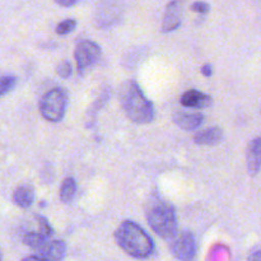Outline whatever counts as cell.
Here are the masks:
<instances>
[{"instance_id":"cell-22","label":"cell","mask_w":261,"mask_h":261,"mask_svg":"<svg viewBox=\"0 0 261 261\" xmlns=\"http://www.w3.org/2000/svg\"><path fill=\"white\" fill-rule=\"evenodd\" d=\"M249 261H261V247H257L251 252Z\"/></svg>"},{"instance_id":"cell-17","label":"cell","mask_w":261,"mask_h":261,"mask_svg":"<svg viewBox=\"0 0 261 261\" xmlns=\"http://www.w3.org/2000/svg\"><path fill=\"white\" fill-rule=\"evenodd\" d=\"M17 84V78L14 75H3L2 81H0V94L5 96L7 93H9L10 91H13Z\"/></svg>"},{"instance_id":"cell-7","label":"cell","mask_w":261,"mask_h":261,"mask_svg":"<svg viewBox=\"0 0 261 261\" xmlns=\"http://www.w3.org/2000/svg\"><path fill=\"white\" fill-rule=\"evenodd\" d=\"M184 0H172L166 7L162 20V32L170 33L177 30L182 23Z\"/></svg>"},{"instance_id":"cell-6","label":"cell","mask_w":261,"mask_h":261,"mask_svg":"<svg viewBox=\"0 0 261 261\" xmlns=\"http://www.w3.org/2000/svg\"><path fill=\"white\" fill-rule=\"evenodd\" d=\"M198 251L196 239L193 232L182 231L176 234L171 244V252L173 256L180 261H191L195 257Z\"/></svg>"},{"instance_id":"cell-21","label":"cell","mask_w":261,"mask_h":261,"mask_svg":"<svg viewBox=\"0 0 261 261\" xmlns=\"http://www.w3.org/2000/svg\"><path fill=\"white\" fill-rule=\"evenodd\" d=\"M213 73L214 69L211 64H205V65L201 66V74H203L204 76H206V78H211V76L213 75Z\"/></svg>"},{"instance_id":"cell-1","label":"cell","mask_w":261,"mask_h":261,"mask_svg":"<svg viewBox=\"0 0 261 261\" xmlns=\"http://www.w3.org/2000/svg\"><path fill=\"white\" fill-rule=\"evenodd\" d=\"M115 240L120 249L134 259H148L154 252L152 237L133 221H124L117 227Z\"/></svg>"},{"instance_id":"cell-2","label":"cell","mask_w":261,"mask_h":261,"mask_svg":"<svg viewBox=\"0 0 261 261\" xmlns=\"http://www.w3.org/2000/svg\"><path fill=\"white\" fill-rule=\"evenodd\" d=\"M120 103L130 121L139 125L150 124L155 117L154 106L147 98L139 84L127 81L120 91Z\"/></svg>"},{"instance_id":"cell-15","label":"cell","mask_w":261,"mask_h":261,"mask_svg":"<svg viewBox=\"0 0 261 261\" xmlns=\"http://www.w3.org/2000/svg\"><path fill=\"white\" fill-rule=\"evenodd\" d=\"M47 239L48 237L40 231L28 232V233H25L24 236H23V244H24L25 246L31 247V249L37 250L40 249L43 244L47 242Z\"/></svg>"},{"instance_id":"cell-23","label":"cell","mask_w":261,"mask_h":261,"mask_svg":"<svg viewBox=\"0 0 261 261\" xmlns=\"http://www.w3.org/2000/svg\"><path fill=\"white\" fill-rule=\"evenodd\" d=\"M55 2L61 7H71V5L76 4L79 0H55Z\"/></svg>"},{"instance_id":"cell-13","label":"cell","mask_w":261,"mask_h":261,"mask_svg":"<svg viewBox=\"0 0 261 261\" xmlns=\"http://www.w3.org/2000/svg\"><path fill=\"white\" fill-rule=\"evenodd\" d=\"M13 201L17 206L23 209L30 208L35 201V190L30 185H20L13 193Z\"/></svg>"},{"instance_id":"cell-14","label":"cell","mask_w":261,"mask_h":261,"mask_svg":"<svg viewBox=\"0 0 261 261\" xmlns=\"http://www.w3.org/2000/svg\"><path fill=\"white\" fill-rule=\"evenodd\" d=\"M76 190H78V188H76V182L73 177L64 178L60 186V200L65 204L70 203L75 196Z\"/></svg>"},{"instance_id":"cell-10","label":"cell","mask_w":261,"mask_h":261,"mask_svg":"<svg viewBox=\"0 0 261 261\" xmlns=\"http://www.w3.org/2000/svg\"><path fill=\"white\" fill-rule=\"evenodd\" d=\"M261 170V137L254 138L247 149V171L256 176Z\"/></svg>"},{"instance_id":"cell-8","label":"cell","mask_w":261,"mask_h":261,"mask_svg":"<svg viewBox=\"0 0 261 261\" xmlns=\"http://www.w3.org/2000/svg\"><path fill=\"white\" fill-rule=\"evenodd\" d=\"M35 255L40 261H61L66 255V244L60 240L47 241L36 250Z\"/></svg>"},{"instance_id":"cell-19","label":"cell","mask_w":261,"mask_h":261,"mask_svg":"<svg viewBox=\"0 0 261 261\" xmlns=\"http://www.w3.org/2000/svg\"><path fill=\"white\" fill-rule=\"evenodd\" d=\"M37 221H38V224H40V232H42V233L46 234L47 237L53 236L54 229H53V227H51V224L48 223L47 219H46L45 217L38 216Z\"/></svg>"},{"instance_id":"cell-20","label":"cell","mask_w":261,"mask_h":261,"mask_svg":"<svg viewBox=\"0 0 261 261\" xmlns=\"http://www.w3.org/2000/svg\"><path fill=\"white\" fill-rule=\"evenodd\" d=\"M209 9H211V7L205 2H195L191 5V10H194L196 13H200V14H205V13L209 12Z\"/></svg>"},{"instance_id":"cell-11","label":"cell","mask_w":261,"mask_h":261,"mask_svg":"<svg viewBox=\"0 0 261 261\" xmlns=\"http://www.w3.org/2000/svg\"><path fill=\"white\" fill-rule=\"evenodd\" d=\"M173 122L180 129L191 132L201 126L204 122V115L198 114V112H177L173 116Z\"/></svg>"},{"instance_id":"cell-4","label":"cell","mask_w":261,"mask_h":261,"mask_svg":"<svg viewBox=\"0 0 261 261\" xmlns=\"http://www.w3.org/2000/svg\"><path fill=\"white\" fill-rule=\"evenodd\" d=\"M68 107V93L63 88L50 89L40 101V112L47 121L59 122L64 119Z\"/></svg>"},{"instance_id":"cell-12","label":"cell","mask_w":261,"mask_h":261,"mask_svg":"<svg viewBox=\"0 0 261 261\" xmlns=\"http://www.w3.org/2000/svg\"><path fill=\"white\" fill-rule=\"evenodd\" d=\"M223 139V130L218 126L208 127L194 135V143L199 145H217Z\"/></svg>"},{"instance_id":"cell-18","label":"cell","mask_w":261,"mask_h":261,"mask_svg":"<svg viewBox=\"0 0 261 261\" xmlns=\"http://www.w3.org/2000/svg\"><path fill=\"white\" fill-rule=\"evenodd\" d=\"M56 73L63 79L70 78L71 74H73V68H71L70 61L63 60L61 63H59L58 66H56Z\"/></svg>"},{"instance_id":"cell-5","label":"cell","mask_w":261,"mask_h":261,"mask_svg":"<svg viewBox=\"0 0 261 261\" xmlns=\"http://www.w3.org/2000/svg\"><path fill=\"white\" fill-rule=\"evenodd\" d=\"M74 58L79 74H83L98 63L101 59V47L93 41L84 40L76 45Z\"/></svg>"},{"instance_id":"cell-24","label":"cell","mask_w":261,"mask_h":261,"mask_svg":"<svg viewBox=\"0 0 261 261\" xmlns=\"http://www.w3.org/2000/svg\"><path fill=\"white\" fill-rule=\"evenodd\" d=\"M20 261H40V260H38V257L36 256V255H32V256H27V257H24V259H22Z\"/></svg>"},{"instance_id":"cell-16","label":"cell","mask_w":261,"mask_h":261,"mask_svg":"<svg viewBox=\"0 0 261 261\" xmlns=\"http://www.w3.org/2000/svg\"><path fill=\"white\" fill-rule=\"evenodd\" d=\"M76 27V20L73 18H69V19H64L56 25V33L60 36L69 35L70 32H73Z\"/></svg>"},{"instance_id":"cell-3","label":"cell","mask_w":261,"mask_h":261,"mask_svg":"<svg viewBox=\"0 0 261 261\" xmlns=\"http://www.w3.org/2000/svg\"><path fill=\"white\" fill-rule=\"evenodd\" d=\"M147 221L160 237L171 240L177 234V216L172 205L161 199H153L147 208Z\"/></svg>"},{"instance_id":"cell-9","label":"cell","mask_w":261,"mask_h":261,"mask_svg":"<svg viewBox=\"0 0 261 261\" xmlns=\"http://www.w3.org/2000/svg\"><path fill=\"white\" fill-rule=\"evenodd\" d=\"M180 102L186 109H206L212 106L213 98L198 89H190L181 96Z\"/></svg>"}]
</instances>
